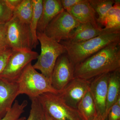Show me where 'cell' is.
Returning <instances> with one entry per match:
<instances>
[{
    "label": "cell",
    "instance_id": "6da1fadb",
    "mask_svg": "<svg viewBox=\"0 0 120 120\" xmlns=\"http://www.w3.org/2000/svg\"><path fill=\"white\" fill-rule=\"evenodd\" d=\"M120 68V41L108 45L75 65L74 76L90 79Z\"/></svg>",
    "mask_w": 120,
    "mask_h": 120
},
{
    "label": "cell",
    "instance_id": "7a4b0ae2",
    "mask_svg": "<svg viewBox=\"0 0 120 120\" xmlns=\"http://www.w3.org/2000/svg\"><path fill=\"white\" fill-rule=\"evenodd\" d=\"M120 41V31L105 33L82 43L75 45L61 43L75 65L79 64L110 43Z\"/></svg>",
    "mask_w": 120,
    "mask_h": 120
},
{
    "label": "cell",
    "instance_id": "3957f363",
    "mask_svg": "<svg viewBox=\"0 0 120 120\" xmlns=\"http://www.w3.org/2000/svg\"><path fill=\"white\" fill-rule=\"evenodd\" d=\"M17 83L19 95H26L30 99L38 98L46 92L56 94L61 92L55 90L52 86L51 80L37 71L31 63L24 69Z\"/></svg>",
    "mask_w": 120,
    "mask_h": 120
},
{
    "label": "cell",
    "instance_id": "277c9868",
    "mask_svg": "<svg viewBox=\"0 0 120 120\" xmlns=\"http://www.w3.org/2000/svg\"><path fill=\"white\" fill-rule=\"evenodd\" d=\"M37 36L41 43V51L37 62L32 66L51 81L56 61L60 56L66 53V50L64 45L47 37L44 32H37Z\"/></svg>",
    "mask_w": 120,
    "mask_h": 120
},
{
    "label": "cell",
    "instance_id": "5b68a950",
    "mask_svg": "<svg viewBox=\"0 0 120 120\" xmlns=\"http://www.w3.org/2000/svg\"><path fill=\"white\" fill-rule=\"evenodd\" d=\"M37 98L45 112L54 120H85L77 109L67 104L59 94L46 92Z\"/></svg>",
    "mask_w": 120,
    "mask_h": 120
},
{
    "label": "cell",
    "instance_id": "8992f818",
    "mask_svg": "<svg viewBox=\"0 0 120 120\" xmlns=\"http://www.w3.org/2000/svg\"><path fill=\"white\" fill-rule=\"evenodd\" d=\"M5 27L8 45L12 50H32L34 48L30 25L12 16Z\"/></svg>",
    "mask_w": 120,
    "mask_h": 120
},
{
    "label": "cell",
    "instance_id": "52a82bcc",
    "mask_svg": "<svg viewBox=\"0 0 120 120\" xmlns=\"http://www.w3.org/2000/svg\"><path fill=\"white\" fill-rule=\"evenodd\" d=\"M38 54L30 50H13L0 78L9 82H16L24 69L32 61L37 60Z\"/></svg>",
    "mask_w": 120,
    "mask_h": 120
},
{
    "label": "cell",
    "instance_id": "ba28073f",
    "mask_svg": "<svg viewBox=\"0 0 120 120\" xmlns=\"http://www.w3.org/2000/svg\"><path fill=\"white\" fill-rule=\"evenodd\" d=\"M80 24L71 14L64 10L50 22L44 33L50 38L60 43L68 39L71 32Z\"/></svg>",
    "mask_w": 120,
    "mask_h": 120
},
{
    "label": "cell",
    "instance_id": "9c48e42d",
    "mask_svg": "<svg viewBox=\"0 0 120 120\" xmlns=\"http://www.w3.org/2000/svg\"><path fill=\"white\" fill-rule=\"evenodd\" d=\"M75 65L65 53L57 58L53 69L51 82L54 88L61 91L75 78Z\"/></svg>",
    "mask_w": 120,
    "mask_h": 120
},
{
    "label": "cell",
    "instance_id": "30bf717a",
    "mask_svg": "<svg viewBox=\"0 0 120 120\" xmlns=\"http://www.w3.org/2000/svg\"><path fill=\"white\" fill-rule=\"evenodd\" d=\"M109 74L105 73L95 77L90 82V91L94 102L97 114L106 118V101Z\"/></svg>",
    "mask_w": 120,
    "mask_h": 120
},
{
    "label": "cell",
    "instance_id": "8fae6325",
    "mask_svg": "<svg viewBox=\"0 0 120 120\" xmlns=\"http://www.w3.org/2000/svg\"><path fill=\"white\" fill-rule=\"evenodd\" d=\"M90 80L75 77L59 94L65 101L75 108L90 88Z\"/></svg>",
    "mask_w": 120,
    "mask_h": 120
},
{
    "label": "cell",
    "instance_id": "7c38bea8",
    "mask_svg": "<svg viewBox=\"0 0 120 120\" xmlns=\"http://www.w3.org/2000/svg\"><path fill=\"white\" fill-rule=\"evenodd\" d=\"M119 31L120 29L116 28L98 29L90 23L80 24L71 32L68 39L60 42L69 45L79 44L105 33Z\"/></svg>",
    "mask_w": 120,
    "mask_h": 120
},
{
    "label": "cell",
    "instance_id": "4fadbf2b",
    "mask_svg": "<svg viewBox=\"0 0 120 120\" xmlns=\"http://www.w3.org/2000/svg\"><path fill=\"white\" fill-rule=\"evenodd\" d=\"M16 82H9L0 78V120L11 110L19 95Z\"/></svg>",
    "mask_w": 120,
    "mask_h": 120
},
{
    "label": "cell",
    "instance_id": "5bb4252c",
    "mask_svg": "<svg viewBox=\"0 0 120 120\" xmlns=\"http://www.w3.org/2000/svg\"><path fill=\"white\" fill-rule=\"evenodd\" d=\"M67 12L80 24L90 23L96 28H102L98 22L96 12L88 0H83Z\"/></svg>",
    "mask_w": 120,
    "mask_h": 120
},
{
    "label": "cell",
    "instance_id": "9a60e30c",
    "mask_svg": "<svg viewBox=\"0 0 120 120\" xmlns=\"http://www.w3.org/2000/svg\"><path fill=\"white\" fill-rule=\"evenodd\" d=\"M64 10L60 0H43V8L37 32H44L50 22Z\"/></svg>",
    "mask_w": 120,
    "mask_h": 120
},
{
    "label": "cell",
    "instance_id": "2e32d148",
    "mask_svg": "<svg viewBox=\"0 0 120 120\" xmlns=\"http://www.w3.org/2000/svg\"><path fill=\"white\" fill-rule=\"evenodd\" d=\"M120 69L110 73L108 87L106 113L112 106L116 103L117 99L120 96Z\"/></svg>",
    "mask_w": 120,
    "mask_h": 120
},
{
    "label": "cell",
    "instance_id": "e0dca14e",
    "mask_svg": "<svg viewBox=\"0 0 120 120\" xmlns=\"http://www.w3.org/2000/svg\"><path fill=\"white\" fill-rule=\"evenodd\" d=\"M77 109L85 120H93L98 115L90 88L79 103Z\"/></svg>",
    "mask_w": 120,
    "mask_h": 120
},
{
    "label": "cell",
    "instance_id": "ac0fdd59",
    "mask_svg": "<svg viewBox=\"0 0 120 120\" xmlns=\"http://www.w3.org/2000/svg\"><path fill=\"white\" fill-rule=\"evenodd\" d=\"M33 12L32 0H22L19 5L13 10V16L30 25Z\"/></svg>",
    "mask_w": 120,
    "mask_h": 120
},
{
    "label": "cell",
    "instance_id": "d6986e66",
    "mask_svg": "<svg viewBox=\"0 0 120 120\" xmlns=\"http://www.w3.org/2000/svg\"><path fill=\"white\" fill-rule=\"evenodd\" d=\"M32 3L33 12L30 26L35 48L39 43L37 38V27L42 12L43 0H32Z\"/></svg>",
    "mask_w": 120,
    "mask_h": 120
},
{
    "label": "cell",
    "instance_id": "ffe728a7",
    "mask_svg": "<svg viewBox=\"0 0 120 120\" xmlns=\"http://www.w3.org/2000/svg\"><path fill=\"white\" fill-rule=\"evenodd\" d=\"M102 26L106 28L120 29V0H116L106 15Z\"/></svg>",
    "mask_w": 120,
    "mask_h": 120
},
{
    "label": "cell",
    "instance_id": "44dd1931",
    "mask_svg": "<svg viewBox=\"0 0 120 120\" xmlns=\"http://www.w3.org/2000/svg\"><path fill=\"white\" fill-rule=\"evenodd\" d=\"M91 6L98 15V22L101 27L106 15L115 3L114 0H88Z\"/></svg>",
    "mask_w": 120,
    "mask_h": 120
},
{
    "label": "cell",
    "instance_id": "7402d4cb",
    "mask_svg": "<svg viewBox=\"0 0 120 120\" xmlns=\"http://www.w3.org/2000/svg\"><path fill=\"white\" fill-rule=\"evenodd\" d=\"M26 106L25 102H23L19 103L16 100L11 110L0 120H26V117H22L21 116L25 112L24 109Z\"/></svg>",
    "mask_w": 120,
    "mask_h": 120
},
{
    "label": "cell",
    "instance_id": "603a6c76",
    "mask_svg": "<svg viewBox=\"0 0 120 120\" xmlns=\"http://www.w3.org/2000/svg\"><path fill=\"white\" fill-rule=\"evenodd\" d=\"M31 109L26 120H44L45 112L38 98L31 99Z\"/></svg>",
    "mask_w": 120,
    "mask_h": 120
},
{
    "label": "cell",
    "instance_id": "cb8c5ba5",
    "mask_svg": "<svg viewBox=\"0 0 120 120\" xmlns=\"http://www.w3.org/2000/svg\"><path fill=\"white\" fill-rule=\"evenodd\" d=\"M13 16V11L5 0H0V23H5Z\"/></svg>",
    "mask_w": 120,
    "mask_h": 120
},
{
    "label": "cell",
    "instance_id": "d4e9b609",
    "mask_svg": "<svg viewBox=\"0 0 120 120\" xmlns=\"http://www.w3.org/2000/svg\"><path fill=\"white\" fill-rule=\"evenodd\" d=\"M12 50L8 46L0 49V74L4 69Z\"/></svg>",
    "mask_w": 120,
    "mask_h": 120
},
{
    "label": "cell",
    "instance_id": "484cf974",
    "mask_svg": "<svg viewBox=\"0 0 120 120\" xmlns=\"http://www.w3.org/2000/svg\"><path fill=\"white\" fill-rule=\"evenodd\" d=\"M107 120H120V106L115 103L110 108L107 114Z\"/></svg>",
    "mask_w": 120,
    "mask_h": 120
},
{
    "label": "cell",
    "instance_id": "4316f807",
    "mask_svg": "<svg viewBox=\"0 0 120 120\" xmlns=\"http://www.w3.org/2000/svg\"><path fill=\"white\" fill-rule=\"evenodd\" d=\"M7 46L5 23H0V49Z\"/></svg>",
    "mask_w": 120,
    "mask_h": 120
},
{
    "label": "cell",
    "instance_id": "83f0119b",
    "mask_svg": "<svg viewBox=\"0 0 120 120\" xmlns=\"http://www.w3.org/2000/svg\"><path fill=\"white\" fill-rule=\"evenodd\" d=\"M83 0H60L62 8L68 11L75 5L80 3Z\"/></svg>",
    "mask_w": 120,
    "mask_h": 120
},
{
    "label": "cell",
    "instance_id": "f1b7e54d",
    "mask_svg": "<svg viewBox=\"0 0 120 120\" xmlns=\"http://www.w3.org/2000/svg\"><path fill=\"white\" fill-rule=\"evenodd\" d=\"M9 7L13 11L22 2V0H5Z\"/></svg>",
    "mask_w": 120,
    "mask_h": 120
},
{
    "label": "cell",
    "instance_id": "f546056e",
    "mask_svg": "<svg viewBox=\"0 0 120 120\" xmlns=\"http://www.w3.org/2000/svg\"><path fill=\"white\" fill-rule=\"evenodd\" d=\"M107 118L105 116L98 114L97 116L93 120H106Z\"/></svg>",
    "mask_w": 120,
    "mask_h": 120
},
{
    "label": "cell",
    "instance_id": "4dcf8cb0",
    "mask_svg": "<svg viewBox=\"0 0 120 120\" xmlns=\"http://www.w3.org/2000/svg\"><path fill=\"white\" fill-rule=\"evenodd\" d=\"M44 120H54L47 113L45 112Z\"/></svg>",
    "mask_w": 120,
    "mask_h": 120
},
{
    "label": "cell",
    "instance_id": "1f68e13d",
    "mask_svg": "<svg viewBox=\"0 0 120 120\" xmlns=\"http://www.w3.org/2000/svg\"><path fill=\"white\" fill-rule=\"evenodd\" d=\"M117 105L120 106V96L118 98L116 101V103Z\"/></svg>",
    "mask_w": 120,
    "mask_h": 120
}]
</instances>
